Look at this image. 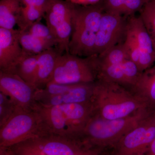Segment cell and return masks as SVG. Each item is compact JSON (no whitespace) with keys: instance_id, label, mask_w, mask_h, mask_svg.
<instances>
[{"instance_id":"cell-1","label":"cell","mask_w":155,"mask_h":155,"mask_svg":"<svg viewBox=\"0 0 155 155\" xmlns=\"http://www.w3.org/2000/svg\"><path fill=\"white\" fill-rule=\"evenodd\" d=\"M91 102L93 114L107 119L125 118L146 109L153 110L129 89L104 81L95 82Z\"/></svg>"},{"instance_id":"cell-2","label":"cell","mask_w":155,"mask_h":155,"mask_svg":"<svg viewBox=\"0 0 155 155\" xmlns=\"http://www.w3.org/2000/svg\"><path fill=\"white\" fill-rule=\"evenodd\" d=\"M153 110L146 109L125 118L103 119L93 114L83 131L84 139L92 146L104 148L114 147L128 132L151 115Z\"/></svg>"},{"instance_id":"cell-3","label":"cell","mask_w":155,"mask_h":155,"mask_svg":"<svg viewBox=\"0 0 155 155\" xmlns=\"http://www.w3.org/2000/svg\"><path fill=\"white\" fill-rule=\"evenodd\" d=\"M104 12L100 5L74 4L69 53L80 57L94 56L97 33Z\"/></svg>"},{"instance_id":"cell-4","label":"cell","mask_w":155,"mask_h":155,"mask_svg":"<svg viewBox=\"0 0 155 155\" xmlns=\"http://www.w3.org/2000/svg\"><path fill=\"white\" fill-rule=\"evenodd\" d=\"M48 133L73 139L83 138L87 117L83 108L76 104L45 107L36 103Z\"/></svg>"},{"instance_id":"cell-5","label":"cell","mask_w":155,"mask_h":155,"mask_svg":"<svg viewBox=\"0 0 155 155\" xmlns=\"http://www.w3.org/2000/svg\"><path fill=\"white\" fill-rule=\"evenodd\" d=\"M48 134L41 116L35 109L18 108L0 126V147H10L28 140Z\"/></svg>"},{"instance_id":"cell-6","label":"cell","mask_w":155,"mask_h":155,"mask_svg":"<svg viewBox=\"0 0 155 155\" xmlns=\"http://www.w3.org/2000/svg\"><path fill=\"white\" fill-rule=\"evenodd\" d=\"M96 57L82 58L69 53L62 54L50 82L68 84L94 83L97 80Z\"/></svg>"},{"instance_id":"cell-7","label":"cell","mask_w":155,"mask_h":155,"mask_svg":"<svg viewBox=\"0 0 155 155\" xmlns=\"http://www.w3.org/2000/svg\"><path fill=\"white\" fill-rule=\"evenodd\" d=\"M74 4L67 0H48L44 17L62 54L69 53Z\"/></svg>"},{"instance_id":"cell-8","label":"cell","mask_w":155,"mask_h":155,"mask_svg":"<svg viewBox=\"0 0 155 155\" xmlns=\"http://www.w3.org/2000/svg\"><path fill=\"white\" fill-rule=\"evenodd\" d=\"M155 138V121L151 115L114 146V155H146Z\"/></svg>"},{"instance_id":"cell-9","label":"cell","mask_w":155,"mask_h":155,"mask_svg":"<svg viewBox=\"0 0 155 155\" xmlns=\"http://www.w3.org/2000/svg\"><path fill=\"white\" fill-rule=\"evenodd\" d=\"M44 155H79L91 146L83 138L48 134L25 141Z\"/></svg>"},{"instance_id":"cell-10","label":"cell","mask_w":155,"mask_h":155,"mask_svg":"<svg viewBox=\"0 0 155 155\" xmlns=\"http://www.w3.org/2000/svg\"><path fill=\"white\" fill-rule=\"evenodd\" d=\"M37 90L18 75L0 71V92L8 97L18 108L34 110Z\"/></svg>"},{"instance_id":"cell-11","label":"cell","mask_w":155,"mask_h":155,"mask_svg":"<svg viewBox=\"0 0 155 155\" xmlns=\"http://www.w3.org/2000/svg\"><path fill=\"white\" fill-rule=\"evenodd\" d=\"M126 26L122 16L104 12L97 33L94 55H101L118 45L125 34Z\"/></svg>"},{"instance_id":"cell-12","label":"cell","mask_w":155,"mask_h":155,"mask_svg":"<svg viewBox=\"0 0 155 155\" xmlns=\"http://www.w3.org/2000/svg\"><path fill=\"white\" fill-rule=\"evenodd\" d=\"M95 69L96 80L114 82L130 90L141 73L137 64L130 60L110 65H98L96 61Z\"/></svg>"},{"instance_id":"cell-13","label":"cell","mask_w":155,"mask_h":155,"mask_svg":"<svg viewBox=\"0 0 155 155\" xmlns=\"http://www.w3.org/2000/svg\"><path fill=\"white\" fill-rule=\"evenodd\" d=\"M126 28L135 39L140 54L138 68L143 72L155 64V53L151 39L140 16L131 17L126 22Z\"/></svg>"},{"instance_id":"cell-14","label":"cell","mask_w":155,"mask_h":155,"mask_svg":"<svg viewBox=\"0 0 155 155\" xmlns=\"http://www.w3.org/2000/svg\"><path fill=\"white\" fill-rule=\"evenodd\" d=\"M24 52L18 29L0 28V71L11 73Z\"/></svg>"},{"instance_id":"cell-15","label":"cell","mask_w":155,"mask_h":155,"mask_svg":"<svg viewBox=\"0 0 155 155\" xmlns=\"http://www.w3.org/2000/svg\"><path fill=\"white\" fill-rule=\"evenodd\" d=\"M94 83L77 84L66 92L40 99L36 103L45 107H51L89 102L92 96Z\"/></svg>"},{"instance_id":"cell-16","label":"cell","mask_w":155,"mask_h":155,"mask_svg":"<svg viewBox=\"0 0 155 155\" xmlns=\"http://www.w3.org/2000/svg\"><path fill=\"white\" fill-rule=\"evenodd\" d=\"M55 47L38 54L34 86L37 90L44 88L52 78L58 58L62 54Z\"/></svg>"},{"instance_id":"cell-17","label":"cell","mask_w":155,"mask_h":155,"mask_svg":"<svg viewBox=\"0 0 155 155\" xmlns=\"http://www.w3.org/2000/svg\"><path fill=\"white\" fill-rule=\"evenodd\" d=\"M130 90L153 110L155 108V64L141 72Z\"/></svg>"},{"instance_id":"cell-18","label":"cell","mask_w":155,"mask_h":155,"mask_svg":"<svg viewBox=\"0 0 155 155\" xmlns=\"http://www.w3.org/2000/svg\"><path fill=\"white\" fill-rule=\"evenodd\" d=\"M38 59V54H30L24 51L11 73L18 75L35 87Z\"/></svg>"},{"instance_id":"cell-19","label":"cell","mask_w":155,"mask_h":155,"mask_svg":"<svg viewBox=\"0 0 155 155\" xmlns=\"http://www.w3.org/2000/svg\"><path fill=\"white\" fill-rule=\"evenodd\" d=\"M22 6L19 0H1L0 28L14 29Z\"/></svg>"},{"instance_id":"cell-20","label":"cell","mask_w":155,"mask_h":155,"mask_svg":"<svg viewBox=\"0 0 155 155\" xmlns=\"http://www.w3.org/2000/svg\"><path fill=\"white\" fill-rule=\"evenodd\" d=\"M18 38L23 51L30 54H38L53 47L47 42L34 36L27 30L18 29Z\"/></svg>"},{"instance_id":"cell-21","label":"cell","mask_w":155,"mask_h":155,"mask_svg":"<svg viewBox=\"0 0 155 155\" xmlns=\"http://www.w3.org/2000/svg\"><path fill=\"white\" fill-rule=\"evenodd\" d=\"M127 60H130L127 50L123 43L119 44L102 54L97 56L96 64L98 65H115L121 64Z\"/></svg>"},{"instance_id":"cell-22","label":"cell","mask_w":155,"mask_h":155,"mask_svg":"<svg viewBox=\"0 0 155 155\" xmlns=\"http://www.w3.org/2000/svg\"><path fill=\"white\" fill-rule=\"evenodd\" d=\"M44 9L31 6H22L20 14L17 19L18 29L25 30L33 23L41 19L45 15Z\"/></svg>"},{"instance_id":"cell-23","label":"cell","mask_w":155,"mask_h":155,"mask_svg":"<svg viewBox=\"0 0 155 155\" xmlns=\"http://www.w3.org/2000/svg\"><path fill=\"white\" fill-rule=\"evenodd\" d=\"M140 17L152 41L155 53V0H149L140 11Z\"/></svg>"},{"instance_id":"cell-24","label":"cell","mask_w":155,"mask_h":155,"mask_svg":"<svg viewBox=\"0 0 155 155\" xmlns=\"http://www.w3.org/2000/svg\"><path fill=\"white\" fill-rule=\"evenodd\" d=\"M25 30L28 31L34 36L49 43L53 47L57 46L55 37L47 25L41 22V19L35 22Z\"/></svg>"},{"instance_id":"cell-25","label":"cell","mask_w":155,"mask_h":155,"mask_svg":"<svg viewBox=\"0 0 155 155\" xmlns=\"http://www.w3.org/2000/svg\"><path fill=\"white\" fill-rule=\"evenodd\" d=\"M18 108L8 97L0 92V126L4 125Z\"/></svg>"},{"instance_id":"cell-26","label":"cell","mask_w":155,"mask_h":155,"mask_svg":"<svg viewBox=\"0 0 155 155\" xmlns=\"http://www.w3.org/2000/svg\"><path fill=\"white\" fill-rule=\"evenodd\" d=\"M105 12L123 16L125 14L122 0H104L102 6Z\"/></svg>"},{"instance_id":"cell-27","label":"cell","mask_w":155,"mask_h":155,"mask_svg":"<svg viewBox=\"0 0 155 155\" xmlns=\"http://www.w3.org/2000/svg\"><path fill=\"white\" fill-rule=\"evenodd\" d=\"M9 148L16 155H44L25 141Z\"/></svg>"},{"instance_id":"cell-28","label":"cell","mask_w":155,"mask_h":155,"mask_svg":"<svg viewBox=\"0 0 155 155\" xmlns=\"http://www.w3.org/2000/svg\"><path fill=\"white\" fill-rule=\"evenodd\" d=\"M149 0H122L125 15H130L141 10Z\"/></svg>"},{"instance_id":"cell-29","label":"cell","mask_w":155,"mask_h":155,"mask_svg":"<svg viewBox=\"0 0 155 155\" xmlns=\"http://www.w3.org/2000/svg\"><path fill=\"white\" fill-rule=\"evenodd\" d=\"M24 6H31L44 9L45 11L48 0H19Z\"/></svg>"},{"instance_id":"cell-30","label":"cell","mask_w":155,"mask_h":155,"mask_svg":"<svg viewBox=\"0 0 155 155\" xmlns=\"http://www.w3.org/2000/svg\"><path fill=\"white\" fill-rule=\"evenodd\" d=\"M104 149L97 147H89L84 150L79 155H103L102 152Z\"/></svg>"},{"instance_id":"cell-31","label":"cell","mask_w":155,"mask_h":155,"mask_svg":"<svg viewBox=\"0 0 155 155\" xmlns=\"http://www.w3.org/2000/svg\"><path fill=\"white\" fill-rule=\"evenodd\" d=\"M146 155H155V138L152 143Z\"/></svg>"},{"instance_id":"cell-32","label":"cell","mask_w":155,"mask_h":155,"mask_svg":"<svg viewBox=\"0 0 155 155\" xmlns=\"http://www.w3.org/2000/svg\"><path fill=\"white\" fill-rule=\"evenodd\" d=\"M151 116L153 119L155 121V108L153 111L152 114H151Z\"/></svg>"}]
</instances>
